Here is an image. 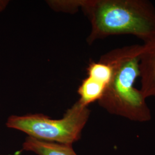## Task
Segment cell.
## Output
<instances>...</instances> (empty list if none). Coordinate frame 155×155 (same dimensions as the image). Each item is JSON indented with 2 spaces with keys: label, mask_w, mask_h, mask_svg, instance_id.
Instances as JSON below:
<instances>
[{
  "label": "cell",
  "mask_w": 155,
  "mask_h": 155,
  "mask_svg": "<svg viewBox=\"0 0 155 155\" xmlns=\"http://www.w3.org/2000/svg\"><path fill=\"white\" fill-rule=\"evenodd\" d=\"M22 150L38 155H77L72 145L47 142L27 137L22 144Z\"/></svg>",
  "instance_id": "obj_5"
},
{
  "label": "cell",
  "mask_w": 155,
  "mask_h": 155,
  "mask_svg": "<svg viewBox=\"0 0 155 155\" xmlns=\"http://www.w3.org/2000/svg\"><path fill=\"white\" fill-rule=\"evenodd\" d=\"M9 4L8 1H4V0H0V12L3 11Z\"/></svg>",
  "instance_id": "obj_8"
},
{
  "label": "cell",
  "mask_w": 155,
  "mask_h": 155,
  "mask_svg": "<svg viewBox=\"0 0 155 155\" xmlns=\"http://www.w3.org/2000/svg\"><path fill=\"white\" fill-rule=\"evenodd\" d=\"M87 77L99 81L108 87L113 76V68L109 63L102 59L91 61L87 68Z\"/></svg>",
  "instance_id": "obj_7"
},
{
  "label": "cell",
  "mask_w": 155,
  "mask_h": 155,
  "mask_svg": "<svg viewBox=\"0 0 155 155\" xmlns=\"http://www.w3.org/2000/svg\"><path fill=\"white\" fill-rule=\"evenodd\" d=\"M107 86L91 78H86L79 86L78 93L79 95L78 102L84 106L95 101H99L105 93Z\"/></svg>",
  "instance_id": "obj_6"
},
{
  "label": "cell",
  "mask_w": 155,
  "mask_h": 155,
  "mask_svg": "<svg viewBox=\"0 0 155 155\" xmlns=\"http://www.w3.org/2000/svg\"><path fill=\"white\" fill-rule=\"evenodd\" d=\"M91 22L89 44L111 36L133 35L144 43L155 37V8L146 0L77 1Z\"/></svg>",
  "instance_id": "obj_1"
},
{
  "label": "cell",
  "mask_w": 155,
  "mask_h": 155,
  "mask_svg": "<svg viewBox=\"0 0 155 155\" xmlns=\"http://www.w3.org/2000/svg\"><path fill=\"white\" fill-rule=\"evenodd\" d=\"M90 115L89 107L77 101L67 109L61 119H52L42 114L11 116L6 125L40 140L72 145L81 138Z\"/></svg>",
  "instance_id": "obj_3"
},
{
  "label": "cell",
  "mask_w": 155,
  "mask_h": 155,
  "mask_svg": "<svg viewBox=\"0 0 155 155\" xmlns=\"http://www.w3.org/2000/svg\"><path fill=\"white\" fill-rule=\"evenodd\" d=\"M142 45H134L111 50L101 58L110 64V83L98 104L109 113L135 122H145L152 115L146 98L134 87L140 77L139 63Z\"/></svg>",
  "instance_id": "obj_2"
},
{
  "label": "cell",
  "mask_w": 155,
  "mask_h": 155,
  "mask_svg": "<svg viewBox=\"0 0 155 155\" xmlns=\"http://www.w3.org/2000/svg\"><path fill=\"white\" fill-rule=\"evenodd\" d=\"M139 70L140 90L146 98L155 97V37L142 45Z\"/></svg>",
  "instance_id": "obj_4"
}]
</instances>
